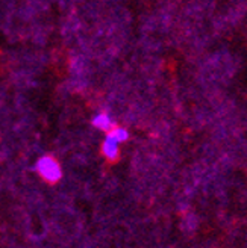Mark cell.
I'll return each mask as SVG.
<instances>
[{
  "label": "cell",
  "mask_w": 247,
  "mask_h": 248,
  "mask_svg": "<svg viewBox=\"0 0 247 248\" xmlns=\"http://www.w3.org/2000/svg\"><path fill=\"white\" fill-rule=\"evenodd\" d=\"M36 171H38V174L50 183H55L58 182L61 177H63V171H61V167L56 160L50 156H43L38 159V162H36Z\"/></svg>",
  "instance_id": "1"
},
{
  "label": "cell",
  "mask_w": 247,
  "mask_h": 248,
  "mask_svg": "<svg viewBox=\"0 0 247 248\" xmlns=\"http://www.w3.org/2000/svg\"><path fill=\"white\" fill-rule=\"evenodd\" d=\"M118 145H120V142L115 138H113L111 135H106V138L102 144V153L105 155L106 159L114 160L118 156Z\"/></svg>",
  "instance_id": "2"
},
{
  "label": "cell",
  "mask_w": 247,
  "mask_h": 248,
  "mask_svg": "<svg viewBox=\"0 0 247 248\" xmlns=\"http://www.w3.org/2000/svg\"><path fill=\"white\" fill-rule=\"evenodd\" d=\"M93 126L97 127L99 130L109 132L111 129L114 127V121H113V118L109 117V114L100 112V114L94 115V118H93Z\"/></svg>",
  "instance_id": "3"
},
{
  "label": "cell",
  "mask_w": 247,
  "mask_h": 248,
  "mask_svg": "<svg viewBox=\"0 0 247 248\" xmlns=\"http://www.w3.org/2000/svg\"><path fill=\"white\" fill-rule=\"evenodd\" d=\"M108 135H111L113 138H115L120 144L128 141V138H129V132L126 129H123V127H113L108 132Z\"/></svg>",
  "instance_id": "4"
}]
</instances>
